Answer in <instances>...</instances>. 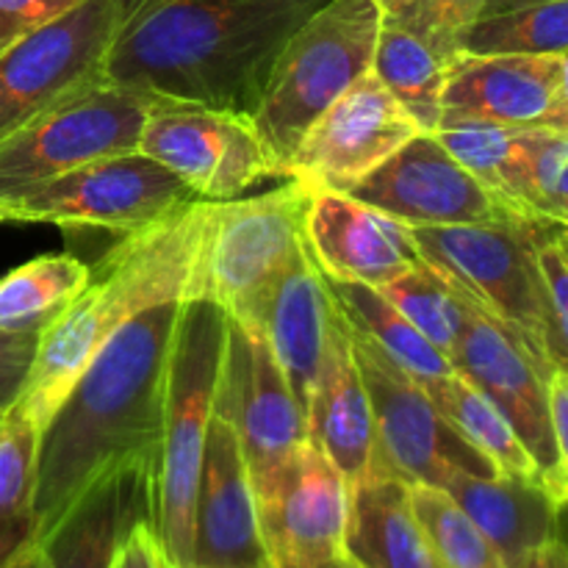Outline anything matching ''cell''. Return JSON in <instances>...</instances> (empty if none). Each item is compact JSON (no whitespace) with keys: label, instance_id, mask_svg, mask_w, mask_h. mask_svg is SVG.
<instances>
[{"label":"cell","instance_id":"obj_42","mask_svg":"<svg viewBox=\"0 0 568 568\" xmlns=\"http://www.w3.org/2000/svg\"><path fill=\"white\" fill-rule=\"evenodd\" d=\"M541 3H558V0H486V3H483L480 17L499 14V11H510V9H527V6H541Z\"/></svg>","mask_w":568,"mask_h":568},{"label":"cell","instance_id":"obj_20","mask_svg":"<svg viewBox=\"0 0 568 568\" xmlns=\"http://www.w3.org/2000/svg\"><path fill=\"white\" fill-rule=\"evenodd\" d=\"M270 564L258 530L255 491L233 425L214 408L194 499L192 568Z\"/></svg>","mask_w":568,"mask_h":568},{"label":"cell","instance_id":"obj_36","mask_svg":"<svg viewBox=\"0 0 568 568\" xmlns=\"http://www.w3.org/2000/svg\"><path fill=\"white\" fill-rule=\"evenodd\" d=\"M483 3L486 0H408L383 17L408 28L453 67L460 55V39L480 17Z\"/></svg>","mask_w":568,"mask_h":568},{"label":"cell","instance_id":"obj_46","mask_svg":"<svg viewBox=\"0 0 568 568\" xmlns=\"http://www.w3.org/2000/svg\"><path fill=\"white\" fill-rule=\"evenodd\" d=\"M261 568H275V566H272V564H266V566H261Z\"/></svg>","mask_w":568,"mask_h":568},{"label":"cell","instance_id":"obj_33","mask_svg":"<svg viewBox=\"0 0 568 568\" xmlns=\"http://www.w3.org/2000/svg\"><path fill=\"white\" fill-rule=\"evenodd\" d=\"M410 508L442 568H508L480 527L444 488L408 486Z\"/></svg>","mask_w":568,"mask_h":568},{"label":"cell","instance_id":"obj_4","mask_svg":"<svg viewBox=\"0 0 568 568\" xmlns=\"http://www.w3.org/2000/svg\"><path fill=\"white\" fill-rule=\"evenodd\" d=\"M227 316L211 300H183L166 377L164 425L155 464L153 530L170 568H192L194 499L220 386Z\"/></svg>","mask_w":568,"mask_h":568},{"label":"cell","instance_id":"obj_9","mask_svg":"<svg viewBox=\"0 0 568 568\" xmlns=\"http://www.w3.org/2000/svg\"><path fill=\"white\" fill-rule=\"evenodd\" d=\"M159 98L100 81L0 142V203L75 166L133 153Z\"/></svg>","mask_w":568,"mask_h":568},{"label":"cell","instance_id":"obj_43","mask_svg":"<svg viewBox=\"0 0 568 568\" xmlns=\"http://www.w3.org/2000/svg\"><path fill=\"white\" fill-rule=\"evenodd\" d=\"M0 568H42V555H39V544L22 549L20 555H14L11 560H6Z\"/></svg>","mask_w":568,"mask_h":568},{"label":"cell","instance_id":"obj_38","mask_svg":"<svg viewBox=\"0 0 568 568\" xmlns=\"http://www.w3.org/2000/svg\"><path fill=\"white\" fill-rule=\"evenodd\" d=\"M81 3L83 0H0V53Z\"/></svg>","mask_w":568,"mask_h":568},{"label":"cell","instance_id":"obj_21","mask_svg":"<svg viewBox=\"0 0 568 568\" xmlns=\"http://www.w3.org/2000/svg\"><path fill=\"white\" fill-rule=\"evenodd\" d=\"M344 331L347 327L333 303L325 275L303 239L277 277L258 322V333L270 344V353L275 355L303 414H308L311 397Z\"/></svg>","mask_w":568,"mask_h":568},{"label":"cell","instance_id":"obj_41","mask_svg":"<svg viewBox=\"0 0 568 568\" xmlns=\"http://www.w3.org/2000/svg\"><path fill=\"white\" fill-rule=\"evenodd\" d=\"M514 568H568V555H566V544L564 538L560 541L547 544V547L536 549L527 558H521Z\"/></svg>","mask_w":568,"mask_h":568},{"label":"cell","instance_id":"obj_11","mask_svg":"<svg viewBox=\"0 0 568 568\" xmlns=\"http://www.w3.org/2000/svg\"><path fill=\"white\" fill-rule=\"evenodd\" d=\"M136 150L209 203L236 200L255 183L277 178L247 114L200 103L155 100Z\"/></svg>","mask_w":568,"mask_h":568},{"label":"cell","instance_id":"obj_6","mask_svg":"<svg viewBox=\"0 0 568 568\" xmlns=\"http://www.w3.org/2000/svg\"><path fill=\"white\" fill-rule=\"evenodd\" d=\"M381 22L377 0H327L283 44L250 114L277 178L311 122L372 70Z\"/></svg>","mask_w":568,"mask_h":568},{"label":"cell","instance_id":"obj_32","mask_svg":"<svg viewBox=\"0 0 568 568\" xmlns=\"http://www.w3.org/2000/svg\"><path fill=\"white\" fill-rule=\"evenodd\" d=\"M568 55V0L477 17L460 55Z\"/></svg>","mask_w":568,"mask_h":568},{"label":"cell","instance_id":"obj_3","mask_svg":"<svg viewBox=\"0 0 568 568\" xmlns=\"http://www.w3.org/2000/svg\"><path fill=\"white\" fill-rule=\"evenodd\" d=\"M211 205L209 200H192L155 225L116 239L114 247L89 266L87 288L39 336L37 358L14 403L37 430L48 425L89 361L128 322L153 305L197 297Z\"/></svg>","mask_w":568,"mask_h":568},{"label":"cell","instance_id":"obj_19","mask_svg":"<svg viewBox=\"0 0 568 568\" xmlns=\"http://www.w3.org/2000/svg\"><path fill=\"white\" fill-rule=\"evenodd\" d=\"M303 239L333 281L383 288L422 264L408 225L336 189H311Z\"/></svg>","mask_w":568,"mask_h":568},{"label":"cell","instance_id":"obj_8","mask_svg":"<svg viewBox=\"0 0 568 568\" xmlns=\"http://www.w3.org/2000/svg\"><path fill=\"white\" fill-rule=\"evenodd\" d=\"M194 197L159 161L116 153L75 166L0 203V222H42L64 233L103 231L122 239L175 214Z\"/></svg>","mask_w":568,"mask_h":568},{"label":"cell","instance_id":"obj_5","mask_svg":"<svg viewBox=\"0 0 568 568\" xmlns=\"http://www.w3.org/2000/svg\"><path fill=\"white\" fill-rule=\"evenodd\" d=\"M547 220L491 222V225L410 227L422 261L491 322L516 349L552 377L547 308L536 264V231Z\"/></svg>","mask_w":568,"mask_h":568},{"label":"cell","instance_id":"obj_44","mask_svg":"<svg viewBox=\"0 0 568 568\" xmlns=\"http://www.w3.org/2000/svg\"><path fill=\"white\" fill-rule=\"evenodd\" d=\"M314 568H361V566L355 564V560L349 558L347 552H344V555H338V558L325 560V564H320V566H314Z\"/></svg>","mask_w":568,"mask_h":568},{"label":"cell","instance_id":"obj_29","mask_svg":"<svg viewBox=\"0 0 568 568\" xmlns=\"http://www.w3.org/2000/svg\"><path fill=\"white\" fill-rule=\"evenodd\" d=\"M89 266L70 253L39 255L0 277V331L42 333L87 288Z\"/></svg>","mask_w":568,"mask_h":568},{"label":"cell","instance_id":"obj_34","mask_svg":"<svg viewBox=\"0 0 568 568\" xmlns=\"http://www.w3.org/2000/svg\"><path fill=\"white\" fill-rule=\"evenodd\" d=\"M433 347L453 355L466 325V303L422 261L416 270L377 288Z\"/></svg>","mask_w":568,"mask_h":568},{"label":"cell","instance_id":"obj_10","mask_svg":"<svg viewBox=\"0 0 568 568\" xmlns=\"http://www.w3.org/2000/svg\"><path fill=\"white\" fill-rule=\"evenodd\" d=\"M125 0H83L0 53V142L105 81V55Z\"/></svg>","mask_w":568,"mask_h":568},{"label":"cell","instance_id":"obj_47","mask_svg":"<svg viewBox=\"0 0 568 568\" xmlns=\"http://www.w3.org/2000/svg\"><path fill=\"white\" fill-rule=\"evenodd\" d=\"M0 416H3V414H0Z\"/></svg>","mask_w":568,"mask_h":568},{"label":"cell","instance_id":"obj_2","mask_svg":"<svg viewBox=\"0 0 568 568\" xmlns=\"http://www.w3.org/2000/svg\"><path fill=\"white\" fill-rule=\"evenodd\" d=\"M181 305H153L114 333L39 430L37 541L109 469L125 460L159 464Z\"/></svg>","mask_w":568,"mask_h":568},{"label":"cell","instance_id":"obj_1","mask_svg":"<svg viewBox=\"0 0 568 568\" xmlns=\"http://www.w3.org/2000/svg\"><path fill=\"white\" fill-rule=\"evenodd\" d=\"M322 3L133 0L105 55V81L250 116L283 44Z\"/></svg>","mask_w":568,"mask_h":568},{"label":"cell","instance_id":"obj_17","mask_svg":"<svg viewBox=\"0 0 568 568\" xmlns=\"http://www.w3.org/2000/svg\"><path fill=\"white\" fill-rule=\"evenodd\" d=\"M449 364L466 383L497 405L530 455L541 486L560 505H566L568 464L555 447L549 425V377H544L510 344V338L483 320L471 305H466V325L449 355Z\"/></svg>","mask_w":568,"mask_h":568},{"label":"cell","instance_id":"obj_30","mask_svg":"<svg viewBox=\"0 0 568 568\" xmlns=\"http://www.w3.org/2000/svg\"><path fill=\"white\" fill-rule=\"evenodd\" d=\"M39 430L11 405L0 416V566L37 544Z\"/></svg>","mask_w":568,"mask_h":568},{"label":"cell","instance_id":"obj_39","mask_svg":"<svg viewBox=\"0 0 568 568\" xmlns=\"http://www.w3.org/2000/svg\"><path fill=\"white\" fill-rule=\"evenodd\" d=\"M42 333L0 331V414L11 408L28 381Z\"/></svg>","mask_w":568,"mask_h":568},{"label":"cell","instance_id":"obj_23","mask_svg":"<svg viewBox=\"0 0 568 568\" xmlns=\"http://www.w3.org/2000/svg\"><path fill=\"white\" fill-rule=\"evenodd\" d=\"M444 491L480 527L508 568L564 538L560 516L566 505H560L538 480L508 475L475 477L458 471L449 477Z\"/></svg>","mask_w":568,"mask_h":568},{"label":"cell","instance_id":"obj_37","mask_svg":"<svg viewBox=\"0 0 568 568\" xmlns=\"http://www.w3.org/2000/svg\"><path fill=\"white\" fill-rule=\"evenodd\" d=\"M536 264L541 277L544 308H547L549 342L555 364L568 369V253L566 225L541 222L536 231Z\"/></svg>","mask_w":568,"mask_h":568},{"label":"cell","instance_id":"obj_26","mask_svg":"<svg viewBox=\"0 0 568 568\" xmlns=\"http://www.w3.org/2000/svg\"><path fill=\"white\" fill-rule=\"evenodd\" d=\"M331 297L347 325L349 336L364 342L388 366L427 388L442 377L453 375L447 355L438 353L377 288L361 283H344L325 277Z\"/></svg>","mask_w":568,"mask_h":568},{"label":"cell","instance_id":"obj_24","mask_svg":"<svg viewBox=\"0 0 568 568\" xmlns=\"http://www.w3.org/2000/svg\"><path fill=\"white\" fill-rule=\"evenodd\" d=\"M305 422H308V442L336 466L349 488L377 477L372 403L347 331L322 372Z\"/></svg>","mask_w":568,"mask_h":568},{"label":"cell","instance_id":"obj_22","mask_svg":"<svg viewBox=\"0 0 568 568\" xmlns=\"http://www.w3.org/2000/svg\"><path fill=\"white\" fill-rule=\"evenodd\" d=\"M153 460L109 469L39 538L42 568H111L128 536L153 525Z\"/></svg>","mask_w":568,"mask_h":568},{"label":"cell","instance_id":"obj_13","mask_svg":"<svg viewBox=\"0 0 568 568\" xmlns=\"http://www.w3.org/2000/svg\"><path fill=\"white\" fill-rule=\"evenodd\" d=\"M253 491L272 566L314 568L344 555L349 486L314 444L305 442Z\"/></svg>","mask_w":568,"mask_h":568},{"label":"cell","instance_id":"obj_16","mask_svg":"<svg viewBox=\"0 0 568 568\" xmlns=\"http://www.w3.org/2000/svg\"><path fill=\"white\" fill-rule=\"evenodd\" d=\"M214 408L233 425L253 486L308 442V422L270 344L231 320Z\"/></svg>","mask_w":568,"mask_h":568},{"label":"cell","instance_id":"obj_7","mask_svg":"<svg viewBox=\"0 0 568 568\" xmlns=\"http://www.w3.org/2000/svg\"><path fill=\"white\" fill-rule=\"evenodd\" d=\"M308 197L311 189L288 178L272 192L211 205L197 297L220 305L236 325L258 331L277 277L303 244Z\"/></svg>","mask_w":568,"mask_h":568},{"label":"cell","instance_id":"obj_14","mask_svg":"<svg viewBox=\"0 0 568 568\" xmlns=\"http://www.w3.org/2000/svg\"><path fill=\"white\" fill-rule=\"evenodd\" d=\"M408 227L519 222L477 178H471L433 133H416L381 166L344 189ZM532 222V220H525Z\"/></svg>","mask_w":568,"mask_h":568},{"label":"cell","instance_id":"obj_15","mask_svg":"<svg viewBox=\"0 0 568 568\" xmlns=\"http://www.w3.org/2000/svg\"><path fill=\"white\" fill-rule=\"evenodd\" d=\"M419 131L408 111L372 72L333 100L294 148L283 178L305 189L344 192Z\"/></svg>","mask_w":568,"mask_h":568},{"label":"cell","instance_id":"obj_18","mask_svg":"<svg viewBox=\"0 0 568 568\" xmlns=\"http://www.w3.org/2000/svg\"><path fill=\"white\" fill-rule=\"evenodd\" d=\"M444 114L568 128V55H458L444 87Z\"/></svg>","mask_w":568,"mask_h":568},{"label":"cell","instance_id":"obj_25","mask_svg":"<svg viewBox=\"0 0 568 568\" xmlns=\"http://www.w3.org/2000/svg\"><path fill=\"white\" fill-rule=\"evenodd\" d=\"M344 552L361 568H442L397 477H369L349 488Z\"/></svg>","mask_w":568,"mask_h":568},{"label":"cell","instance_id":"obj_31","mask_svg":"<svg viewBox=\"0 0 568 568\" xmlns=\"http://www.w3.org/2000/svg\"><path fill=\"white\" fill-rule=\"evenodd\" d=\"M444 419L499 471L508 477H525L538 480V471L532 466L530 455L521 447L519 436L514 433L510 422L499 414L497 405L477 392L471 383H466L458 372L442 377L433 386L425 388ZM541 483V480H538Z\"/></svg>","mask_w":568,"mask_h":568},{"label":"cell","instance_id":"obj_35","mask_svg":"<svg viewBox=\"0 0 568 568\" xmlns=\"http://www.w3.org/2000/svg\"><path fill=\"white\" fill-rule=\"evenodd\" d=\"M527 205L538 220H568V128H516Z\"/></svg>","mask_w":568,"mask_h":568},{"label":"cell","instance_id":"obj_45","mask_svg":"<svg viewBox=\"0 0 568 568\" xmlns=\"http://www.w3.org/2000/svg\"><path fill=\"white\" fill-rule=\"evenodd\" d=\"M403 3H408V0H377V6L383 9V14H388V11H397Z\"/></svg>","mask_w":568,"mask_h":568},{"label":"cell","instance_id":"obj_12","mask_svg":"<svg viewBox=\"0 0 568 568\" xmlns=\"http://www.w3.org/2000/svg\"><path fill=\"white\" fill-rule=\"evenodd\" d=\"M349 333V331H347ZM366 394L372 403L377 442V477H397L405 486L444 488L449 477L464 471L475 477H497L499 471L449 425L430 394L364 342L349 336Z\"/></svg>","mask_w":568,"mask_h":568},{"label":"cell","instance_id":"obj_40","mask_svg":"<svg viewBox=\"0 0 568 568\" xmlns=\"http://www.w3.org/2000/svg\"><path fill=\"white\" fill-rule=\"evenodd\" d=\"M111 568H170L161 558V549L155 544L153 530L150 525H139L136 530L128 536V541L122 544L120 555H116L114 566Z\"/></svg>","mask_w":568,"mask_h":568},{"label":"cell","instance_id":"obj_28","mask_svg":"<svg viewBox=\"0 0 568 568\" xmlns=\"http://www.w3.org/2000/svg\"><path fill=\"white\" fill-rule=\"evenodd\" d=\"M433 136L499 203L525 220H538L527 205L525 175H521L519 150H516V128L444 114Z\"/></svg>","mask_w":568,"mask_h":568},{"label":"cell","instance_id":"obj_27","mask_svg":"<svg viewBox=\"0 0 568 568\" xmlns=\"http://www.w3.org/2000/svg\"><path fill=\"white\" fill-rule=\"evenodd\" d=\"M369 72L408 111L422 133L436 131L444 114L449 64L430 44L383 17Z\"/></svg>","mask_w":568,"mask_h":568}]
</instances>
